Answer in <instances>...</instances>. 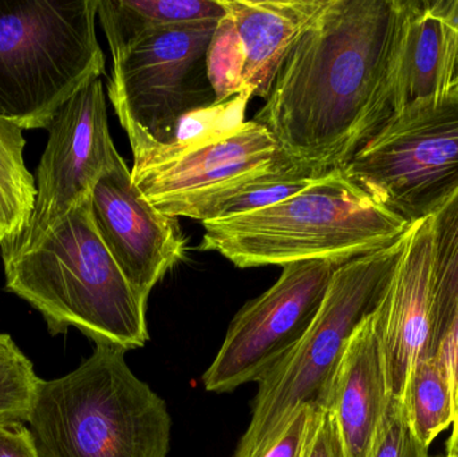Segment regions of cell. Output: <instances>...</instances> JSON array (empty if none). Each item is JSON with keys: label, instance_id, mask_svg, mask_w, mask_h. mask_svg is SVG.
<instances>
[{"label": "cell", "instance_id": "1", "mask_svg": "<svg viewBox=\"0 0 458 457\" xmlns=\"http://www.w3.org/2000/svg\"><path fill=\"white\" fill-rule=\"evenodd\" d=\"M403 13L405 0H325L253 118L293 163L342 168L392 118Z\"/></svg>", "mask_w": 458, "mask_h": 457}, {"label": "cell", "instance_id": "2", "mask_svg": "<svg viewBox=\"0 0 458 457\" xmlns=\"http://www.w3.org/2000/svg\"><path fill=\"white\" fill-rule=\"evenodd\" d=\"M5 290L39 311L53 335L69 327L128 351L149 340L147 302L97 233L90 198L24 254L3 260Z\"/></svg>", "mask_w": 458, "mask_h": 457}, {"label": "cell", "instance_id": "3", "mask_svg": "<svg viewBox=\"0 0 458 457\" xmlns=\"http://www.w3.org/2000/svg\"><path fill=\"white\" fill-rule=\"evenodd\" d=\"M201 251L240 268L307 260L349 262L400 241L411 225L374 200L341 168L287 200L203 223Z\"/></svg>", "mask_w": 458, "mask_h": 457}, {"label": "cell", "instance_id": "4", "mask_svg": "<svg viewBox=\"0 0 458 457\" xmlns=\"http://www.w3.org/2000/svg\"><path fill=\"white\" fill-rule=\"evenodd\" d=\"M126 351L96 343L77 369L40 380L27 423L40 457H166V402L140 380Z\"/></svg>", "mask_w": 458, "mask_h": 457}, {"label": "cell", "instance_id": "5", "mask_svg": "<svg viewBox=\"0 0 458 457\" xmlns=\"http://www.w3.org/2000/svg\"><path fill=\"white\" fill-rule=\"evenodd\" d=\"M403 244L405 235L336 268L309 332L259 381L252 419L234 457L263 455L301 408L325 410L347 343L381 303Z\"/></svg>", "mask_w": 458, "mask_h": 457}, {"label": "cell", "instance_id": "6", "mask_svg": "<svg viewBox=\"0 0 458 457\" xmlns=\"http://www.w3.org/2000/svg\"><path fill=\"white\" fill-rule=\"evenodd\" d=\"M98 0H0V118L47 129L64 104L105 72Z\"/></svg>", "mask_w": 458, "mask_h": 457}, {"label": "cell", "instance_id": "7", "mask_svg": "<svg viewBox=\"0 0 458 457\" xmlns=\"http://www.w3.org/2000/svg\"><path fill=\"white\" fill-rule=\"evenodd\" d=\"M133 152L131 177L145 198L168 216L204 223L232 193L293 163L256 121L195 142H158L134 125H123Z\"/></svg>", "mask_w": 458, "mask_h": 457}, {"label": "cell", "instance_id": "8", "mask_svg": "<svg viewBox=\"0 0 458 457\" xmlns=\"http://www.w3.org/2000/svg\"><path fill=\"white\" fill-rule=\"evenodd\" d=\"M341 169L409 225L429 219L458 190V91L394 115Z\"/></svg>", "mask_w": 458, "mask_h": 457}, {"label": "cell", "instance_id": "9", "mask_svg": "<svg viewBox=\"0 0 458 457\" xmlns=\"http://www.w3.org/2000/svg\"><path fill=\"white\" fill-rule=\"evenodd\" d=\"M220 21L176 24L142 35L113 58L107 86L121 126L172 142L182 121L214 106L209 48Z\"/></svg>", "mask_w": 458, "mask_h": 457}, {"label": "cell", "instance_id": "10", "mask_svg": "<svg viewBox=\"0 0 458 457\" xmlns=\"http://www.w3.org/2000/svg\"><path fill=\"white\" fill-rule=\"evenodd\" d=\"M341 265L307 260L283 266L276 284L248 302L229 325L216 359L204 373L207 391L225 394L259 383L284 359L314 324Z\"/></svg>", "mask_w": 458, "mask_h": 457}, {"label": "cell", "instance_id": "11", "mask_svg": "<svg viewBox=\"0 0 458 457\" xmlns=\"http://www.w3.org/2000/svg\"><path fill=\"white\" fill-rule=\"evenodd\" d=\"M47 131L31 220L18 241L0 249L3 260L40 243L78 204L90 198L99 177L121 157L110 136L101 78L64 104Z\"/></svg>", "mask_w": 458, "mask_h": 457}, {"label": "cell", "instance_id": "12", "mask_svg": "<svg viewBox=\"0 0 458 457\" xmlns=\"http://www.w3.org/2000/svg\"><path fill=\"white\" fill-rule=\"evenodd\" d=\"M376 316L390 394L401 400L414 367L436 357L448 332L433 279L430 217L411 224Z\"/></svg>", "mask_w": 458, "mask_h": 457}, {"label": "cell", "instance_id": "13", "mask_svg": "<svg viewBox=\"0 0 458 457\" xmlns=\"http://www.w3.org/2000/svg\"><path fill=\"white\" fill-rule=\"evenodd\" d=\"M90 208L99 238L131 286L148 300L156 284L185 258L187 241L179 219L145 198L123 157L94 185Z\"/></svg>", "mask_w": 458, "mask_h": 457}, {"label": "cell", "instance_id": "14", "mask_svg": "<svg viewBox=\"0 0 458 457\" xmlns=\"http://www.w3.org/2000/svg\"><path fill=\"white\" fill-rule=\"evenodd\" d=\"M390 397L373 313L350 338L326 404L338 427L346 457H369Z\"/></svg>", "mask_w": 458, "mask_h": 457}, {"label": "cell", "instance_id": "15", "mask_svg": "<svg viewBox=\"0 0 458 457\" xmlns=\"http://www.w3.org/2000/svg\"><path fill=\"white\" fill-rule=\"evenodd\" d=\"M457 70V24L437 2L405 0L393 74L392 118L414 105L448 96Z\"/></svg>", "mask_w": 458, "mask_h": 457}, {"label": "cell", "instance_id": "16", "mask_svg": "<svg viewBox=\"0 0 458 457\" xmlns=\"http://www.w3.org/2000/svg\"><path fill=\"white\" fill-rule=\"evenodd\" d=\"M222 4L240 48V93L266 99L325 0H222Z\"/></svg>", "mask_w": 458, "mask_h": 457}, {"label": "cell", "instance_id": "17", "mask_svg": "<svg viewBox=\"0 0 458 457\" xmlns=\"http://www.w3.org/2000/svg\"><path fill=\"white\" fill-rule=\"evenodd\" d=\"M97 15L113 58L142 35L176 24L222 21V0H98Z\"/></svg>", "mask_w": 458, "mask_h": 457}, {"label": "cell", "instance_id": "18", "mask_svg": "<svg viewBox=\"0 0 458 457\" xmlns=\"http://www.w3.org/2000/svg\"><path fill=\"white\" fill-rule=\"evenodd\" d=\"M23 129L0 118V249L11 246L29 227L37 184L24 164Z\"/></svg>", "mask_w": 458, "mask_h": 457}, {"label": "cell", "instance_id": "19", "mask_svg": "<svg viewBox=\"0 0 458 457\" xmlns=\"http://www.w3.org/2000/svg\"><path fill=\"white\" fill-rule=\"evenodd\" d=\"M400 402L414 436L428 450L438 435L454 426V400L437 356L414 367Z\"/></svg>", "mask_w": 458, "mask_h": 457}, {"label": "cell", "instance_id": "20", "mask_svg": "<svg viewBox=\"0 0 458 457\" xmlns=\"http://www.w3.org/2000/svg\"><path fill=\"white\" fill-rule=\"evenodd\" d=\"M430 223L436 295L451 325L458 302V190L430 217Z\"/></svg>", "mask_w": 458, "mask_h": 457}, {"label": "cell", "instance_id": "21", "mask_svg": "<svg viewBox=\"0 0 458 457\" xmlns=\"http://www.w3.org/2000/svg\"><path fill=\"white\" fill-rule=\"evenodd\" d=\"M325 173L327 172H318L306 166L293 165L285 171L267 174L220 201L212 209L209 220L248 214V212L275 206L301 192Z\"/></svg>", "mask_w": 458, "mask_h": 457}, {"label": "cell", "instance_id": "22", "mask_svg": "<svg viewBox=\"0 0 458 457\" xmlns=\"http://www.w3.org/2000/svg\"><path fill=\"white\" fill-rule=\"evenodd\" d=\"M39 383L31 361L0 333V424L27 423Z\"/></svg>", "mask_w": 458, "mask_h": 457}, {"label": "cell", "instance_id": "23", "mask_svg": "<svg viewBox=\"0 0 458 457\" xmlns=\"http://www.w3.org/2000/svg\"><path fill=\"white\" fill-rule=\"evenodd\" d=\"M369 457H429V450L414 436L395 397H390Z\"/></svg>", "mask_w": 458, "mask_h": 457}, {"label": "cell", "instance_id": "24", "mask_svg": "<svg viewBox=\"0 0 458 457\" xmlns=\"http://www.w3.org/2000/svg\"><path fill=\"white\" fill-rule=\"evenodd\" d=\"M322 410L301 408L285 427L283 434L260 457H304Z\"/></svg>", "mask_w": 458, "mask_h": 457}, {"label": "cell", "instance_id": "25", "mask_svg": "<svg viewBox=\"0 0 458 457\" xmlns=\"http://www.w3.org/2000/svg\"><path fill=\"white\" fill-rule=\"evenodd\" d=\"M304 457H346L338 427L326 408L320 410Z\"/></svg>", "mask_w": 458, "mask_h": 457}, {"label": "cell", "instance_id": "26", "mask_svg": "<svg viewBox=\"0 0 458 457\" xmlns=\"http://www.w3.org/2000/svg\"><path fill=\"white\" fill-rule=\"evenodd\" d=\"M437 357L443 364L449 388H451L454 410V426L456 429L458 426V302L448 332L438 349Z\"/></svg>", "mask_w": 458, "mask_h": 457}, {"label": "cell", "instance_id": "27", "mask_svg": "<svg viewBox=\"0 0 458 457\" xmlns=\"http://www.w3.org/2000/svg\"><path fill=\"white\" fill-rule=\"evenodd\" d=\"M0 457H40L34 435L23 423L0 424Z\"/></svg>", "mask_w": 458, "mask_h": 457}, {"label": "cell", "instance_id": "28", "mask_svg": "<svg viewBox=\"0 0 458 457\" xmlns=\"http://www.w3.org/2000/svg\"><path fill=\"white\" fill-rule=\"evenodd\" d=\"M454 90L458 91V70H457L456 80H454Z\"/></svg>", "mask_w": 458, "mask_h": 457}, {"label": "cell", "instance_id": "29", "mask_svg": "<svg viewBox=\"0 0 458 457\" xmlns=\"http://www.w3.org/2000/svg\"><path fill=\"white\" fill-rule=\"evenodd\" d=\"M445 457H458V455H451V456L446 455Z\"/></svg>", "mask_w": 458, "mask_h": 457}]
</instances>
